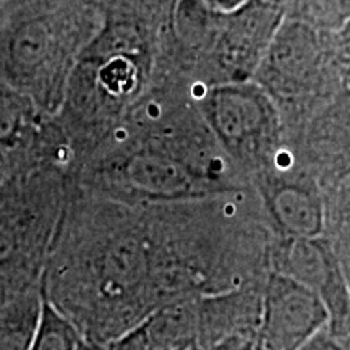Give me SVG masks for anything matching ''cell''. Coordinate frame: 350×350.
I'll list each match as a JSON object with an SVG mask.
<instances>
[{
    "instance_id": "cell-14",
    "label": "cell",
    "mask_w": 350,
    "mask_h": 350,
    "mask_svg": "<svg viewBox=\"0 0 350 350\" xmlns=\"http://www.w3.org/2000/svg\"><path fill=\"white\" fill-rule=\"evenodd\" d=\"M325 230L323 237L331 245L345 278L350 281V175L336 183L325 196Z\"/></svg>"
},
{
    "instance_id": "cell-19",
    "label": "cell",
    "mask_w": 350,
    "mask_h": 350,
    "mask_svg": "<svg viewBox=\"0 0 350 350\" xmlns=\"http://www.w3.org/2000/svg\"><path fill=\"white\" fill-rule=\"evenodd\" d=\"M253 344H255V340L235 339L224 344L211 345V347H201V345H196V347L190 350H253Z\"/></svg>"
},
{
    "instance_id": "cell-22",
    "label": "cell",
    "mask_w": 350,
    "mask_h": 350,
    "mask_svg": "<svg viewBox=\"0 0 350 350\" xmlns=\"http://www.w3.org/2000/svg\"><path fill=\"white\" fill-rule=\"evenodd\" d=\"M349 294H350V281H349Z\"/></svg>"
},
{
    "instance_id": "cell-4",
    "label": "cell",
    "mask_w": 350,
    "mask_h": 350,
    "mask_svg": "<svg viewBox=\"0 0 350 350\" xmlns=\"http://www.w3.org/2000/svg\"><path fill=\"white\" fill-rule=\"evenodd\" d=\"M201 111L209 129L232 156L250 159L273 146L278 116L256 83H224L208 88Z\"/></svg>"
},
{
    "instance_id": "cell-13",
    "label": "cell",
    "mask_w": 350,
    "mask_h": 350,
    "mask_svg": "<svg viewBox=\"0 0 350 350\" xmlns=\"http://www.w3.org/2000/svg\"><path fill=\"white\" fill-rule=\"evenodd\" d=\"M41 308V291L0 304V350H29Z\"/></svg>"
},
{
    "instance_id": "cell-3",
    "label": "cell",
    "mask_w": 350,
    "mask_h": 350,
    "mask_svg": "<svg viewBox=\"0 0 350 350\" xmlns=\"http://www.w3.org/2000/svg\"><path fill=\"white\" fill-rule=\"evenodd\" d=\"M68 198L59 164L16 170L0 182V304L41 291Z\"/></svg>"
},
{
    "instance_id": "cell-17",
    "label": "cell",
    "mask_w": 350,
    "mask_h": 350,
    "mask_svg": "<svg viewBox=\"0 0 350 350\" xmlns=\"http://www.w3.org/2000/svg\"><path fill=\"white\" fill-rule=\"evenodd\" d=\"M338 34V59L340 70H342V77L345 83L349 85L350 91V23L344 26Z\"/></svg>"
},
{
    "instance_id": "cell-8",
    "label": "cell",
    "mask_w": 350,
    "mask_h": 350,
    "mask_svg": "<svg viewBox=\"0 0 350 350\" xmlns=\"http://www.w3.org/2000/svg\"><path fill=\"white\" fill-rule=\"evenodd\" d=\"M44 117L28 96L0 81V164L8 174L54 164L44 163L46 146L59 152L62 159L67 157L62 146L44 137Z\"/></svg>"
},
{
    "instance_id": "cell-15",
    "label": "cell",
    "mask_w": 350,
    "mask_h": 350,
    "mask_svg": "<svg viewBox=\"0 0 350 350\" xmlns=\"http://www.w3.org/2000/svg\"><path fill=\"white\" fill-rule=\"evenodd\" d=\"M287 18L321 33H338L350 23V0H286Z\"/></svg>"
},
{
    "instance_id": "cell-7",
    "label": "cell",
    "mask_w": 350,
    "mask_h": 350,
    "mask_svg": "<svg viewBox=\"0 0 350 350\" xmlns=\"http://www.w3.org/2000/svg\"><path fill=\"white\" fill-rule=\"evenodd\" d=\"M321 31L304 21L286 18L255 73L268 96L297 100L313 93L325 68Z\"/></svg>"
},
{
    "instance_id": "cell-2",
    "label": "cell",
    "mask_w": 350,
    "mask_h": 350,
    "mask_svg": "<svg viewBox=\"0 0 350 350\" xmlns=\"http://www.w3.org/2000/svg\"><path fill=\"white\" fill-rule=\"evenodd\" d=\"M100 25L103 10L85 0H7L0 7V81L54 119Z\"/></svg>"
},
{
    "instance_id": "cell-11",
    "label": "cell",
    "mask_w": 350,
    "mask_h": 350,
    "mask_svg": "<svg viewBox=\"0 0 350 350\" xmlns=\"http://www.w3.org/2000/svg\"><path fill=\"white\" fill-rule=\"evenodd\" d=\"M268 213L278 237L314 239L325 230V198L305 183H284L268 196Z\"/></svg>"
},
{
    "instance_id": "cell-20",
    "label": "cell",
    "mask_w": 350,
    "mask_h": 350,
    "mask_svg": "<svg viewBox=\"0 0 350 350\" xmlns=\"http://www.w3.org/2000/svg\"><path fill=\"white\" fill-rule=\"evenodd\" d=\"M77 350H111V347H107V345H100V344H94V342H90V340H85L83 339L80 345H78Z\"/></svg>"
},
{
    "instance_id": "cell-12",
    "label": "cell",
    "mask_w": 350,
    "mask_h": 350,
    "mask_svg": "<svg viewBox=\"0 0 350 350\" xmlns=\"http://www.w3.org/2000/svg\"><path fill=\"white\" fill-rule=\"evenodd\" d=\"M310 146L317 159L336 175V183L350 175V91L323 109L310 130Z\"/></svg>"
},
{
    "instance_id": "cell-9",
    "label": "cell",
    "mask_w": 350,
    "mask_h": 350,
    "mask_svg": "<svg viewBox=\"0 0 350 350\" xmlns=\"http://www.w3.org/2000/svg\"><path fill=\"white\" fill-rule=\"evenodd\" d=\"M265 279L221 294L200 297L198 345L211 347L235 339L255 340L261 318Z\"/></svg>"
},
{
    "instance_id": "cell-21",
    "label": "cell",
    "mask_w": 350,
    "mask_h": 350,
    "mask_svg": "<svg viewBox=\"0 0 350 350\" xmlns=\"http://www.w3.org/2000/svg\"><path fill=\"white\" fill-rule=\"evenodd\" d=\"M214 2H216V5L224 8L226 12H229V10H232V8L239 7L240 3L245 2V0H214Z\"/></svg>"
},
{
    "instance_id": "cell-6",
    "label": "cell",
    "mask_w": 350,
    "mask_h": 350,
    "mask_svg": "<svg viewBox=\"0 0 350 350\" xmlns=\"http://www.w3.org/2000/svg\"><path fill=\"white\" fill-rule=\"evenodd\" d=\"M286 18V0H245L222 13L214 57L229 83L255 77Z\"/></svg>"
},
{
    "instance_id": "cell-10",
    "label": "cell",
    "mask_w": 350,
    "mask_h": 350,
    "mask_svg": "<svg viewBox=\"0 0 350 350\" xmlns=\"http://www.w3.org/2000/svg\"><path fill=\"white\" fill-rule=\"evenodd\" d=\"M198 345V299L163 305L142 319L111 350H190Z\"/></svg>"
},
{
    "instance_id": "cell-1",
    "label": "cell",
    "mask_w": 350,
    "mask_h": 350,
    "mask_svg": "<svg viewBox=\"0 0 350 350\" xmlns=\"http://www.w3.org/2000/svg\"><path fill=\"white\" fill-rule=\"evenodd\" d=\"M146 213L70 190L41 294L90 342L111 345L157 308Z\"/></svg>"
},
{
    "instance_id": "cell-18",
    "label": "cell",
    "mask_w": 350,
    "mask_h": 350,
    "mask_svg": "<svg viewBox=\"0 0 350 350\" xmlns=\"http://www.w3.org/2000/svg\"><path fill=\"white\" fill-rule=\"evenodd\" d=\"M301 350H350V347H345V345L338 342L336 339H332L325 329Z\"/></svg>"
},
{
    "instance_id": "cell-5",
    "label": "cell",
    "mask_w": 350,
    "mask_h": 350,
    "mask_svg": "<svg viewBox=\"0 0 350 350\" xmlns=\"http://www.w3.org/2000/svg\"><path fill=\"white\" fill-rule=\"evenodd\" d=\"M329 313L317 292L268 273L253 350H301L327 327Z\"/></svg>"
},
{
    "instance_id": "cell-16",
    "label": "cell",
    "mask_w": 350,
    "mask_h": 350,
    "mask_svg": "<svg viewBox=\"0 0 350 350\" xmlns=\"http://www.w3.org/2000/svg\"><path fill=\"white\" fill-rule=\"evenodd\" d=\"M81 334L42 297L39 323L29 350H77Z\"/></svg>"
}]
</instances>
